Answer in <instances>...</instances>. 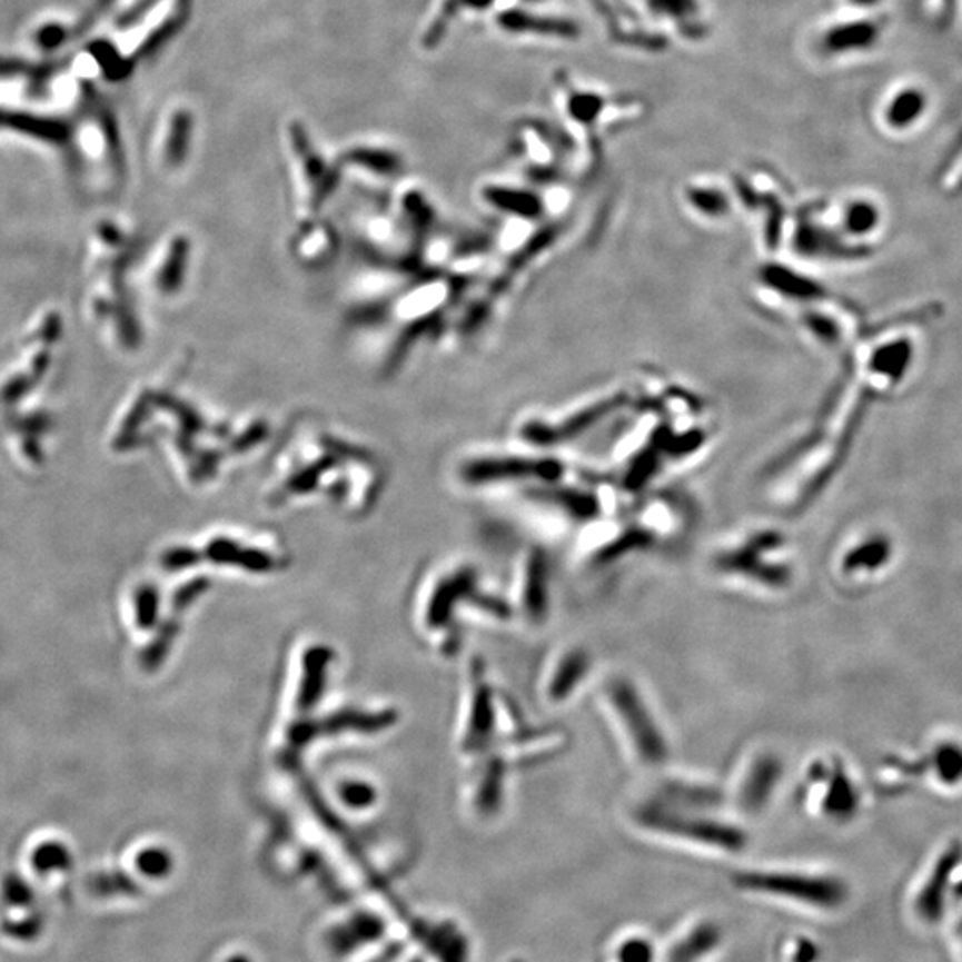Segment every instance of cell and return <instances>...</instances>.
<instances>
[{
    "mask_svg": "<svg viewBox=\"0 0 962 962\" xmlns=\"http://www.w3.org/2000/svg\"><path fill=\"white\" fill-rule=\"evenodd\" d=\"M725 807V792L715 784L688 775H665L635 802L632 822L649 836L736 854L747 846V831L724 813Z\"/></svg>",
    "mask_w": 962,
    "mask_h": 962,
    "instance_id": "obj_1",
    "label": "cell"
},
{
    "mask_svg": "<svg viewBox=\"0 0 962 962\" xmlns=\"http://www.w3.org/2000/svg\"><path fill=\"white\" fill-rule=\"evenodd\" d=\"M721 582L765 596H781L797 582V564L783 533L756 529L725 544L712 556Z\"/></svg>",
    "mask_w": 962,
    "mask_h": 962,
    "instance_id": "obj_2",
    "label": "cell"
},
{
    "mask_svg": "<svg viewBox=\"0 0 962 962\" xmlns=\"http://www.w3.org/2000/svg\"><path fill=\"white\" fill-rule=\"evenodd\" d=\"M601 706L635 765L659 770L671 760V740L644 690L626 674L606 677Z\"/></svg>",
    "mask_w": 962,
    "mask_h": 962,
    "instance_id": "obj_3",
    "label": "cell"
},
{
    "mask_svg": "<svg viewBox=\"0 0 962 962\" xmlns=\"http://www.w3.org/2000/svg\"><path fill=\"white\" fill-rule=\"evenodd\" d=\"M733 884L745 893L774 896L816 909H836L846 899V887L840 879L802 870H745L734 875Z\"/></svg>",
    "mask_w": 962,
    "mask_h": 962,
    "instance_id": "obj_4",
    "label": "cell"
},
{
    "mask_svg": "<svg viewBox=\"0 0 962 962\" xmlns=\"http://www.w3.org/2000/svg\"><path fill=\"white\" fill-rule=\"evenodd\" d=\"M799 795L811 813L833 822L851 820L860 807V793L842 761L834 756H820L807 763Z\"/></svg>",
    "mask_w": 962,
    "mask_h": 962,
    "instance_id": "obj_5",
    "label": "cell"
},
{
    "mask_svg": "<svg viewBox=\"0 0 962 962\" xmlns=\"http://www.w3.org/2000/svg\"><path fill=\"white\" fill-rule=\"evenodd\" d=\"M784 780V761L772 748H754L740 761L725 792L727 807L738 816H757L768 810Z\"/></svg>",
    "mask_w": 962,
    "mask_h": 962,
    "instance_id": "obj_6",
    "label": "cell"
},
{
    "mask_svg": "<svg viewBox=\"0 0 962 962\" xmlns=\"http://www.w3.org/2000/svg\"><path fill=\"white\" fill-rule=\"evenodd\" d=\"M594 672V656L585 645L571 644L556 654L546 680V697L553 706L573 703Z\"/></svg>",
    "mask_w": 962,
    "mask_h": 962,
    "instance_id": "obj_7",
    "label": "cell"
},
{
    "mask_svg": "<svg viewBox=\"0 0 962 962\" xmlns=\"http://www.w3.org/2000/svg\"><path fill=\"white\" fill-rule=\"evenodd\" d=\"M931 108V97L923 90L922 86H902L900 90L891 95L884 108V121L891 130L914 129L925 120L926 112Z\"/></svg>",
    "mask_w": 962,
    "mask_h": 962,
    "instance_id": "obj_8",
    "label": "cell"
},
{
    "mask_svg": "<svg viewBox=\"0 0 962 962\" xmlns=\"http://www.w3.org/2000/svg\"><path fill=\"white\" fill-rule=\"evenodd\" d=\"M549 565L542 553H533L526 565L523 601L528 617L535 623H544L549 615L551 605Z\"/></svg>",
    "mask_w": 962,
    "mask_h": 962,
    "instance_id": "obj_9",
    "label": "cell"
},
{
    "mask_svg": "<svg viewBox=\"0 0 962 962\" xmlns=\"http://www.w3.org/2000/svg\"><path fill=\"white\" fill-rule=\"evenodd\" d=\"M505 31L532 32L542 37L576 38L579 28L573 20L558 19V17H538L529 11L510 10L499 14L497 19Z\"/></svg>",
    "mask_w": 962,
    "mask_h": 962,
    "instance_id": "obj_10",
    "label": "cell"
},
{
    "mask_svg": "<svg viewBox=\"0 0 962 962\" xmlns=\"http://www.w3.org/2000/svg\"><path fill=\"white\" fill-rule=\"evenodd\" d=\"M877 38L879 28L875 23L857 20V22L840 23L831 29L824 37V47L833 54H846V52L870 49Z\"/></svg>",
    "mask_w": 962,
    "mask_h": 962,
    "instance_id": "obj_11",
    "label": "cell"
},
{
    "mask_svg": "<svg viewBox=\"0 0 962 962\" xmlns=\"http://www.w3.org/2000/svg\"><path fill=\"white\" fill-rule=\"evenodd\" d=\"M890 558V542L882 537H870L846 551L842 559L845 576L875 573Z\"/></svg>",
    "mask_w": 962,
    "mask_h": 962,
    "instance_id": "obj_12",
    "label": "cell"
},
{
    "mask_svg": "<svg viewBox=\"0 0 962 962\" xmlns=\"http://www.w3.org/2000/svg\"><path fill=\"white\" fill-rule=\"evenodd\" d=\"M346 161L364 166L367 170L381 175L398 173L399 168H401V161H399V157L396 153L389 152V150H380V148H354L346 156Z\"/></svg>",
    "mask_w": 962,
    "mask_h": 962,
    "instance_id": "obj_13",
    "label": "cell"
},
{
    "mask_svg": "<svg viewBox=\"0 0 962 962\" xmlns=\"http://www.w3.org/2000/svg\"><path fill=\"white\" fill-rule=\"evenodd\" d=\"M32 866L38 873L67 872L73 864L72 854L63 843L47 842L32 852Z\"/></svg>",
    "mask_w": 962,
    "mask_h": 962,
    "instance_id": "obj_14",
    "label": "cell"
},
{
    "mask_svg": "<svg viewBox=\"0 0 962 962\" xmlns=\"http://www.w3.org/2000/svg\"><path fill=\"white\" fill-rule=\"evenodd\" d=\"M88 890L100 899L130 896L136 895L139 891L138 884L129 875L121 872L97 873L88 881Z\"/></svg>",
    "mask_w": 962,
    "mask_h": 962,
    "instance_id": "obj_15",
    "label": "cell"
},
{
    "mask_svg": "<svg viewBox=\"0 0 962 962\" xmlns=\"http://www.w3.org/2000/svg\"><path fill=\"white\" fill-rule=\"evenodd\" d=\"M493 2L494 0H448V2L444 4L443 11H440L437 20L432 23L430 31L426 32L425 47L437 46V41H439L440 37L446 32V28H448L453 17L457 14V11L460 10V8L487 10L488 6L493 4Z\"/></svg>",
    "mask_w": 962,
    "mask_h": 962,
    "instance_id": "obj_16",
    "label": "cell"
},
{
    "mask_svg": "<svg viewBox=\"0 0 962 962\" xmlns=\"http://www.w3.org/2000/svg\"><path fill=\"white\" fill-rule=\"evenodd\" d=\"M488 202L503 207L508 211L524 212V216L538 211L537 198L529 192L517 191V189L490 188L485 191Z\"/></svg>",
    "mask_w": 962,
    "mask_h": 962,
    "instance_id": "obj_17",
    "label": "cell"
},
{
    "mask_svg": "<svg viewBox=\"0 0 962 962\" xmlns=\"http://www.w3.org/2000/svg\"><path fill=\"white\" fill-rule=\"evenodd\" d=\"M605 99L601 95L592 93V91H579V93H573L568 97V115L579 123L591 126L599 118L601 111L605 109Z\"/></svg>",
    "mask_w": 962,
    "mask_h": 962,
    "instance_id": "obj_18",
    "label": "cell"
},
{
    "mask_svg": "<svg viewBox=\"0 0 962 962\" xmlns=\"http://www.w3.org/2000/svg\"><path fill=\"white\" fill-rule=\"evenodd\" d=\"M879 220H881V215H879L877 207L864 202V200L851 204V207L846 209L845 227L852 234L872 232L877 227Z\"/></svg>",
    "mask_w": 962,
    "mask_h": 962,
    "instance_id": "obj_19",
    "label": "cell"
},
{
    "mask_svg": "<svg viewBox=\"0 0 962 962\" xmlns=\"http://www.w3.org/2000/svg\"><path fill=\"white\" fill-rule=\"evenodd\" d=\"M136 866L147 877L162 879L171 872L173 863H171L170 854L162 849H147V851L139 852L138 857H136Z\"/></svg>",
    "mask_w": 962,
    "mask_h": 962,
    "instance_id": "obj_20",
    "label": "cell"
},
{
    "mask_svg": "<svg viewBox=\"0 0 962 962\" xmlns=\"http://www.w3.org/2000/svg\"><path fill=\"white\" fill-rule=\"evenodd\" d=\"M191 117L188 111L177 112L171 123L170 143H168V159L170 161H180L184 152L189 145V136H191Z\"/></svg>",
    "mask_w": 962,
    "mask_h": 962,
    "instance_id": "obj_21",
    "label": "cell"
},
{
    "mask_svg": "<svg viewBox=\"0 0 962 962\" xmlns=\"http://www.w3.org/2000/svg\"><path fill=\"white\" fill-rule=\"evenodd\" d=\"M0 895L6 904L13 908H28L34 902V891L19 875H8L0 886Z\"/></svg>",
    "mask_w": 962,
    "mask_h": 962,
    "instance_id": "obj_22",
    "label": "cell"
},
{
    "mask_svg": "<svg viewBox=\"0 0 962 962\" xmlns=\"http://www.w3.org/2000/svg\"><path fill=\"white\" fill-rule=\"evenodd\" d=\"M159 612V594L152 587H141L136 592V621L141 629H150Z\"/></svg>",
    "mask_w": 962,
    "mask_h": 962,
    "instance_id": "obj_23",
    "label": "cell"
},
{
    "mask_svg": "<svg viewBox=\"0 0 962 962\" xmlns=\"http://www.w3.org/2000/svg\"><path fill=\"white\" fill-rule=\"evenodd\" d=\"M651 10L662 17L685 20L697 13V0H647Z\"/></svg>",
    "mask_w": 962,
    "mask_h": 962,
    "instance_id": "obj_24",
    "label": "cell"
},
{
    "mask_svg": "<svg viewBox=\"0 0 962 962\" xmlns=\"http://www.w3.org/2000/svg\"><path fill=\"white\" fill-rule=\"evenodd\" d=\"M2 931L14 940L31 941L43 931V918L40 914H32L20 922H6L2 923Z\"/></svg>",
    "mask_w": 962,
    "mask_h": 962,
    "instance_id": "obj_25",
    "label": "cell"
},
{
    "mask_svg": "<svg viewBox=\"0 0 962 962\" xmlns=\"http://www.w3.org/2000/svg\"><path fill=\"white\" fill-rule=\"evenodd\" d=\"M851 2L857 8H875V6L881 4L882 0H851Z\"/></svg>",
    "mask_w": 962,
    "mask_h": 962,
    "instance_id": "obj_26",
    "label": "cell"
},
{
    "mask_svg": "<svg viewBox=\"0 0 962 962\" xmlns=\"http://www.w3.org/2000/svg\"><path fill=\"white\" fill-rule=\"evenodd\" d=\"M230 962H247V961H245V959H234V961H230Z\"/></svg>",
    "mask_w": 962,
    "mask_h": 962,
    "instance_id": "obj_27",
    "label": "cell"
}]
</instances>
